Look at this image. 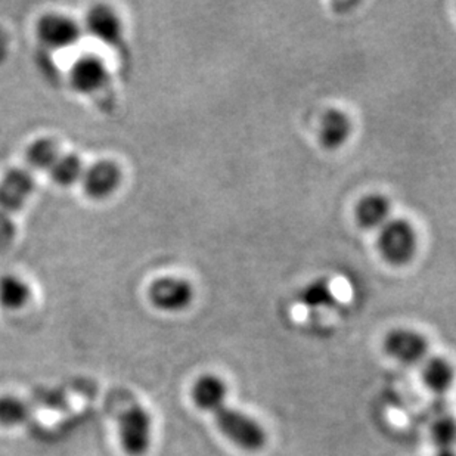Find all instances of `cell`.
Wrapping results in <instances>:
<instances>
[{
  "mask_svg": "<svg viewBox=\"0 0 456 456\" xmlns=\"http://www.w3.org/2000/svg\"><path fill=\"white\" fill-rule=\"evenodd\" d=\"M150 300L157 309L164 312H182L194 300V289L188 281L167 276L151 285Z\"/></svg>",
  "mask_w": 456,
  "mask_h": 456,
  "instance_id": "5b68a950",
  "label": "cell"
},
{
  "mask_svg": "<svg viewBox=\"0 0 456 456\" xmlns=\"http://www.w3.org/2000/svg\"><path fill=\"white\" fill-rule=\"evenodd\" d=\"M352 136V121L346 112L340 110H331L323 116L319 129L321 143L327 150H338L343 147Z\"/></svg>",
  "mask_w": 456,
  "mask_h": 456,
  "instance_id": "8fae6325",
  "label": "cell"
},
{
  "mask_svg": "<svg viewBox=\"0 0 456 456\" xmlns=\"http://www.w3.org/2000/svg\"><path fill=\"white\" fill-rule=\"evenodd\" d=\"M422 381L433 393H448L455 381V370L452 363L444 357L435 356L426 359L422 366Z\"/></svg>",
  "mask_w": 456,
  "mask_h": 456,
  "instance_id": "4fadbf2b",
  "label": "cell"
},
{
  "mask_svg": "<svg viewBox=\"0 0 456 456\" xmlns=\"http://www.w3.org/2000/svg\"><path fill=\"white\" fill-rule=\"evenodd\" d=\"M300 302L307 305L310 309H319V307H330L336 302L334 293H332L331 285L327 280H318L305 285L302 289Z\"/></svg>",
  "mask_w": 456,
  "mask_h": 456,
  "instance_id": "e0dca14e",
  "label": "cell"
},
{
  "mask_svg": "<svg viewBox=\"0 0 456 456\" xmlns=\"http://www.w3.org/2000/svg\"><path fill=\"white\" fill-rule=\"evenodd\" d=\"M121 446L129 456H143L152 440L151 415L143 406L134 403L118 418Z\"/></svg>",
  "mask_w": 456,
  "mask_h": 456,
  "instance_id": "3957f363",
  "label": "cell"
},
{
  "mask_svg": "<svg viewBox=\"0 0 456 456\" xmlns=\"http://www.w3.org/2000/svg\"><path fill=\"white\" fill-rule=\"evenodd\" d=\"M37 33L40 40L52 49L69 48L82 37L77 22L60 13H49L42 18L37 26Z\"/></svg>",
  "mask_w": 456,
  "mask_h": 456,
  "instance_id": "8992f818",
  "label": "cell"
},
{
  "mask_svg": "<svg viewBox=\"0 0 456 456\" xmlns=\"http://www.w3.org/2000/svg\"><path fill=\"white\" fill-rule=\"evenodd\" d=\"M436 456H456L455 448L453 449H437Z\"/></svg>",
  "mask_w": 456,
  "mask_h": 456,
  "instance_id": "7402d4cb",
  "label": "cell"
},
{
  "mask_svg": "<svg viewBox=\"0 0 456 456\" xmlns=\"http://www.w3.org/2000/svg\"><path fill=\"white\" fill-rule=\"evenodd\" d=\"M107 82V67L98 56H82L71 69V83L74 89L82 94H94L100 91Z\"/></svg>",
  "mask_w": 456,
  "mask_h": 456,
  "instance_id": "9c48e42d",
  "label": "cell"
},
{
  "mask_svg": "<svg viewBox=\"0 0 456 456\" xmlns=\"http://www.w3.org/2000/svg\"><path fill=\"white\" fill-rule=\"evenodd\" d=\"M379 247L386 262L395 266H405L417 253L415 228L408 220H388L379 231Z\"/></svg>",
  "mask_w": 456,
  "mask_h": 456,
  "instance_id": "7a4b0ae2",
  "label": "cell"
},
{
  "mask_svg": "<svg viewBox=\"0 0 456 456\" xmlns=\"http://www.w3.org/2000/svg\"><path fill=\"white\" fill-rule=\"evenodd\" d=\"M85 170L86 168L77 155L67 154L61 155L49 172H51L52 181L56 182L58 185L69 186L82 181Z\"/></svg>",
  "mask_w": 456,
  "mask_h": 456,
  "instance_id": "9a60e30c",
  "label": "cell"
},
{
  "mask_svg": "<svg viewBox=\"0 0 456 456\" xmlns=\"http://www.w3.org/2000/svg\"><path fill=\"white\" fill-rule=\"evenodd\" d=\"M86 28L95 39L111 46L118 44L123 35L120 18L107 6H95L89 11Z\"/></svg>",
  "mask_w": 456,
  "mask_h": 456,
  "instance_id": "30bf717a",
  "label": "cell"
},
{
  "mask_svg": "<svg viewBox=\"0 0 456 456\" xmlns=\"http://www.w3.org/2000/svg\"><path fill=\"white\" fill-rule=\"evenodd\" d=\"M30 300V289L17 276L6 275L0 278V305L4 309H22Z\"/></svg>",
  "mask_w": 456,
  "mask_h": 456,
  "instance_id": "5bb4252c",
  "label": "cell"
},
{
  "mask_svg": "<svg viewBox=\"0 0 456 456\" xmlns=\"http://www.w3.org/2000/svg\"><path fill=\"white\" fill-rule=\"evenodd\" d=\"M9 52V39L6 33L0 28V62H4L8 56Z\"/></svg>",
  "mask_w": 456,
  "mask_h": 456,
  "instance_id": "44dd1931",
  "label": "cell"
},
{
  "mask_svg": "<svg viewBox=\"0 0 456 456\" xmlns=\"http://www.w3.org/2000/svg\"><path fill=\"white\" fill-rule=\"evenodd\" d=\"M390 201L379 194L368 195L356 208L357 222L365 229L383 228L390 220Z\"/></svg>",
  "mask_w": 456,
  "mask_h": 456,
  "instance_id": "7c38bea8",
  "label": "cell"
},
{
  "mask_svg": "<svg viewBox=\"0 0 456 456\" xmlns=\"http://www.w3.org/2000/svg\"><path fill=\"white\" fill-rule=\"evenodd\" d=\"M31 408L27 402L15 396L0 397V426L17 427L30 417Z\"/></svg>",
  "mask_w": 456,
  "mask_h": 456,
  "instance_id": "ac0fdd59",
  "label": "cell"
},
{
  "mask_svg": "<svg viewBox=\"0 0 456 456\" xmlns=\"http://www.w3.org/2000/svg\"><path fill=\"white\" fill-rule=\"evenodd\" d=\"M35 191V179L22 168H13L0 182V208L4 213L21 210Z\"/></svg>",
  "mask_w": 456,
  "mask_h": 456,
  "instance_id": "52a82bcc",
  "label": "cell"
},
{
  "mask_svg": "<svg viewBox=\"0 0 456 456\" xmlns=\"http://www.w3.org/2000/svg\"><path fill=\"white\" fill-rule=\"evenodd\" d=\"M384 352L403 365H419L428 354V340L421 332L399 328L388 332L383 343Z\"/></svg>",
  "mask_w": 456,
  "mask_h": 456,
  "instance_id": "277c9868",
  "label": "cell"
},
{
  "mask_svg": "<svg viewBox=\"0 0 456 456\" xmlns=\"http://www.w3.org/2000/svg\"><path fill=\"white\" fill-rule=\"evenodd\" d=\"M15 238V224L11 216L0 210V251L6 250Z\"/></svg>",
  "mask_w": 456,
  "mask_h": 456,
  "instance_id": "ffe728a7",
  "label": "cell"
},
{
  "mask_svg": "<svg viewBox=\"0 0 456 456\" xmlns=\"http://www.w3.org/2000/svg\"><path fill=\"white\" fill-rule=\"evenodd\" d=\"M431 439L437 449H453L456 444V421L444 417L431 426Z\"/></svg>",
  "mask_w": 456,
  "mask_h": 456,
  "instance_id": "d6986e66",
  "label": "cell"
},
{
  "mask_svg": "<svg viewBox=\"0 0 456 456\" xmlns=\"http://www.w3.org/2000/svg\"><path fill=\"white\" fill-rule=\"evenodd\" d=\"M60 157V148L52 139H39L27 151L28 164L36 170H51Z\"/></svg>",
  "mask_w": 456,
  "mask_h": 456,
  "instance_id": "2e32d148",
  "label": "cell"
},
{
  "mask_svg": "<svg viewBox=\"0 0 456 456\" xmlns=\"http://www.w3.org/2000/svg\"><path fill=\"white\" fill-rule=\"evenodd\" d=\"M192 401L210 412L220 433L246 452H258L266 444V431L250 415L226 405L228 386L215 374H204L192 386Z\"/></svg>",
  "mask_w": 456,
  "mask_h": 456,
  "instance_id": "6da1fadb",
  "label": "cell"
},
{
  "mask_svg": "<svg viewBox=\"0 0 456 456\" xmlns=\"http://www.w3.org/2000/svg\"><path fill=\"white\" fill-rule=\"evenodd\" d=\"M82 182L85 192L91 199H107L120 185V168L112 161H98L85 170Z\"/></svg>",
  "mask_w": 456,
  "mask_h": 456,
  "instance_id": "ba28073f",
  "label": "cell"
}]
</instances>
